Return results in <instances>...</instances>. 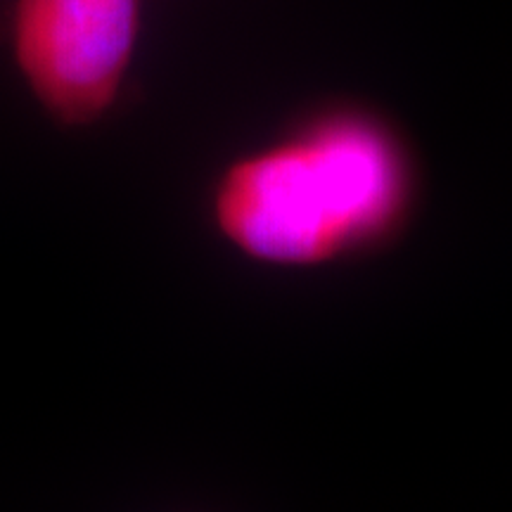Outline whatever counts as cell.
Listing matches in <instances>:
<instances>
[{"label": "cell", "instance_id": "cell-2", "mask_svg": "<svg viewBox=\"0 0 512 512\" xmlns=\"http://www.w3.org/2000/svg\"><path fill=\"white\" fill-rule=\"evenodd\" d=\"M143 0H17L12 53L57 124L91 126L112 110L131 67Z\"/></svg>", "mask_w": 512, "mask_h": 512}, {"label": "cell", "instance_id": "cell-1", "mask_svg": "<svg viewBox=\"0 0 512 512\" xmlns=\"http://www.w3.org/2000/svg\"><path fill=\"white\" fill-rule=\"evenodd\" d=\"M415 164L399 131L361 105H332L223 171L211 219L235 252L316 268L380 247L413 211Z\"/></svg>", "mask_w": 512, "mask_h": 512}]
</instances>
